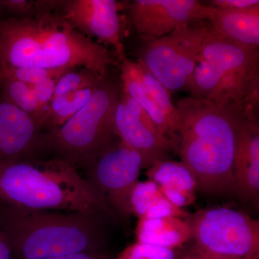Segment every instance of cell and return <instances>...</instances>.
Wrapping results in <instances>:
<instances>
[{
    "label": "cell",
    "instance_id": "obj_8",
    "mask_svg": "<svg viewBox=\"0 0 259 259\" xmlns=\"http://www.w3.org/2000/svg\"><path fill=\"white\" fill-rule=\"evenodd\" d=\"M87 179L103 196L110 208L121 217H131L130 199L139 182L144 158L120 141L84 167Z\"/></svg>",
    "mask_w": 259,
    "mask_h": 259
},
{
    "label": "cell",
    "instance_id": "obj_19",
    "mask_svg": "<svg viewBox=\"0 0 259 259\" xmlns=\"http://www.w3.org/2000/svg\"><path fill=\"white\" fill-rule=\"evenodd\" d=\"M131 212L139 219L174 216L187 219L190 213L172 204L156 184L150 180L139 182L130 199Z\"/></svg>",
    "mask_w": 259,
    "mask_h": 259
},
{
    "label": "cell",
    "instance_id": "obj_17",
    "mask_svg": "<svg viewBox=\"0 0 259 259\" xmlns=\"http://www.w3.org/2000/svg\"><path fill=\"white\" fill-rule=\"evenodd\" d=\"M136 241L171 249H181L192 240L190 223L184 218L167 216L141 218L136 228Z\"/></svg>",
    "mask_w": 259,
    "mask_h": 259
},
{
    "label": "cell",
    "instance_id": "obj_26",
    "mask_svg": "<svg viewBox=\"0 0 259 259\" xmlns=\"http://www.w3.org/2000/svg\"><path fill=\"white\" fill-rule=\"evenodd\" d=\"M182 250L171 249L136 241L126 247L115 259H177Z\"/></svg>",
    "mask_w": 259,
    "mask_h": 259
},
{
    "label": "cell",
    "instance_id": "obj_7",
    "mask_svg": "<svg viewBox=\"0 0 259 259\" xmlns=\"http://www.w3.org/2000/svg\"><path fill=\"white\" fill-rule=\"evenodd\" d=\"M207 32V27L196 23L146 41L138 61L170 93L187 91Z\"/></svg>",
    "mask_w": 259,
    "mask_h": 259
},
{
    "label": "cell",
    "instance_id": "obj_24",
    "mask_svg": "<svg viewBox=\"0 0 259 259\" xmlns=\"http://www.w3.org/2000/svg\"><path fill=\"white\" fill-rule=\"evenodd\" d=\"M66 70L47 69L33 66H0V80H15L30 85L51 77H60Z\"/></svg>",
    "mask_w": 259,
    "mask_h": 259
},
{
    "label": "cell",
    "instance_id": "obj_6",
    "mask_svg": "<svg viewBox=\"0 0 259 259\" xmlns=\"http://www.w3.org/2000/svg\"><path fill=\"white\" fill-rule=\"evenodd\" d=\"M194 245L235 259H259V221L242 211L215 207L203 209L187 218Z\"/></svg>",
    "mask_w": 259,
    "mask_h": 259
},
{
    "label": "cell",
    "instance_id": "obj_32",
    "mask_svg": "<svg viewBox=\"0 0 259 259\" xmlns=\"http://www.w3.org/2000/svg\"><path fill=\"white\" fill-rule=\"evenodd\" d=\"M47 259H108L105 255L97 251L80 252L74 254L54 257Z\"/></svg>",
    "mask_w": 259,
    "mask_h": 259
},
{
    "label": "cell",
    "instance_id": "obj_14",
    "mask_svg": "<svg viewBox=\"0 0 259 259\" xmlns=\"http://www.w3.org/2000/svg\"><path fill=\"white\" fill-rule=\"evenodd\" d=\"M197 59L215 65L223 72L259 74L258 49L229 41L211 33L208 29Z\"/></svg>",
    "mask_w": 259,
    "mask_h": 259
},
{
    "label": "cell",
    "instance_id": "obj_13",
    "mask_svg": "<svg viewBox=\"0 0 259 259\" xmlns=\"http://www.w3.org/2000/svg\"><path fill=\"white\" fill-rule=\"evenodd\" d=\"M115 128L121 142L142 156L146 169L155 162L167 159L168 153L174 149L157 130L148 127L134 117L120 99L116 107Z\"/></svg>",
    "mask_w": 259,
    "mask_h": 259
},
{
    "label": "cell",
    "instance_id": "obj_25",
    "mask_svg": "<svg viewBox=\"0 0 259 259\" xmlns=\"http://www.w3.org/2000/svg\"><path fill=\"white\" fill-rule=\"evenodd\" d=\"M103 78L97 76L87 69L76 72L67 71L61 75L58 79L54 98L65 94L74 93L83 89L96 86Z\"/></svg>",
    "mask_w": 259,
    "mask_h": 259
},
{
    "label": "cell",
    "instance_id": "obj_2",
    "mask_svg": "<svg viewBox=\"0 0 259 259\" xmlns=\"http://www.w3.org/2000/svg\"><path fill=\"white\" fill-rule=\"evenodd\" d=\"M116 64L106 48L49 13L0 24V66H33L69 71L76 66L105 77Z\"/></svg>",
    "mask_w": 259,
    "mask_h": 259
},
{
    "label": "cell",
    "instance_id": "obj_22",
    "mask_svg": "<svg viewBox=\"0 0 259 259\" xmlns=\"http://www.w3.org/2000/svg\"><path fill=\"white\" fill-rule=\"evenodd\" d=\"M5 101L28 114L40 127V113L32 85L15 81L0 80Z\"/></svg>",
    "mask_w": 259,
    "mask_h": 259
},
{
    "label": "cell",
    "instance_id": "obj_23",
    "mask_svg": "<svg viewBox=\"0 0 259 259\" xmlns=\"http://www.w3.org/2000/svg\"><path fill=\"white\" fill-rule=\"evenodd\" d=\"M136 69L148 95L161 109L177 134L176 110L175 104L172 102L171 93L139 61L136 62Z\"/></svg>",
    "mask_w": 259,
    "mask_h": 259
},
{
    "label": "cell",
    "instance_id": "obj_1",
    "mask_svg": "<svg viewBox=\"0 0 259 259\" xmlns=\"http://www.w3.org/2000/svg\"><path fill=\"white\" fill-rule=\"evenodd\" d=\"M175 106L176 150L198 191L215 196L234 194L236 127L245 111L192 97L180 99Z\"/></svg>",
    "mask_w": 259,
    "mask_h": 259
},
{
    "label": "cell",
    "instance_id": "obj_11",
    "mask_svg": "<svg viewBox=\"0 0 259 259\" xmlns=\"http://www.w3.org/2000/svg\"><path fill=\"white\" fill-rule=\"evenodd\" d=\"M63 18L76 30L95 36L115 48L117 56L125 54L121 42L118 7L114 0H71L66 2Z\"/></svg>",
    "mask_w": 259,
    "mask_h": 259
},
{
    "label": "cell",
    "instance_id": "obj_30",
    "mask_svg": "<svg viewBox=\"0 0 259 259\" xmlns=\"http://www.w3.org/2000/svg\"><path fill=\"white\" fill-rule=\"evenodd\" d=\"M177 259H235L228 258V257L222 256V255H218L212 254V253H207L199 249L196 247L195 245H192L188 249L182 250V253L179 255Z\"/></svg>",
    "mask_w": 259,
    "mask_h": 259
},
{
    "label": "cell",
    "instance_id": "obj_15",
    "mask_svg": "<svg viewBox=\"0 0 259 259\" xmlns=\"http://www.w3.org/2000/svg\"><path fill=\"white\" fill-rule=\"evenodd\" d=\"M146 175L177 207L184 209L195 202L197 182L182 162L168 159L155 162L146 169Z\"/></svg>",
    "mask_w": 259,
    "mask_h": 259
},
{
    "label": "cell",
    "instance_id": "obj_33",
    "mask_svg": "<svg viewBox=\"0 0 259 259\" xmlns=\"http://www.w3.org/2000/svg\"><path fill=\"white\" fill-rule=\"evenodd\" d=\"M0 259H14L6 236L0 227Z\"/></svg>",
    "mask_w": 259,
    "mask_h": 259
},
{
    "label": "cell",
    "instance_id": "obj_3",
    "mask_svg": "<svg viewBox=\"0 0 259 259\" xmlns=\"http://www.w3.org/2000/svg\"><path fill=\"white\" fill-rule=\"evenodd\" d=\"M0 197L21 208L117 217L77 167L61 157L0 165Z\"/></svg>",
    "mask_w": 259,
    "mask_h": 259
},
{
    "label": "cell",
    "instance_id": "obj_20",
    "mask_svg": "<svg viewBox=\"0 0 259 259\" xmlns=\"http://www.w3.org/2000/svg\"><path fill=\"white\" fill-rule=\"evenodd\" d=\"M97 85L53 99L46 115L44 125L49 126L51 130H54L64 125L88 103Z\"/></svg>",
    "mask_w": 259,
    "mask_h": 259
},
{
    "label": "cell",
    "instance_id": "obj_5",
    "mask_svg": "<svg viewBox=\"0 0 259 259\" xmlns=\"http://www.w3.org/2000/svg\"><path fill=\"white\" fill-rule=\"evenodd\" d=\"M119 97L115 85L104 77L79 111L61 127L51 130L48 143L59 151V157L85 167L120 141L115 128Z\"/></svg>",
    "mask_w": 259,
    "mask_h": 259
},
{
    "label": "cell",
    "instance_id": "obj_29",
    "mask_svg": "<svg viewBox=\"0 0 259 259\" xmlns=\"http://www.w3.org/2000/svg\"><path fill=\"white\" fill-rule=\"evenodd\" d=\"M209 6L224 10H247L259 7L258 0H212Z\"/></svg>",
    "mask_w": 259,
    "mask_h": 259
},
{
    "label": "cell",
    "instance_id": "obj_9",
    "mask_svg": "<svg viewBox=\"0 0 259 259\" xmlns=\"http://www.w3.org/2000/svg\"><path fill=\"white\" fill-rule=\"evenodd\" d=\"M214 8L196 0H136L129 6L131 24L144 42L202 20H212Z\"/></svg>",
    "mask_w": 259,
    "mask_h": 259
},
{
    "label": "cell",
    "instance_id": "obj_10",
    "mask_svg": "<svg viewBox=\"0 0 259 259\" xmlns=\"http://www.w3.org/2000/svg\"><path fill=\"white\" fill-rule=\"evenodd\" d=\"M234 194L259 205V127L256 116L243 112L238 119L233 158Z\"/></svg>",
    "mask_w": 259,
    "mask_h": 259
},
{
    "label": "cell",
    "instance_id": "obj_16",
    "mask_svg": "<svg viewBox=\"0 0 259 259\" xmlns=\"http://www.w3.org/2000/svg\"><path fill=\"white\" fill-rule=\"evenodd\" d=\"M208 31L238 45L258 49L259 7L247 10H224L214 8Z\"/></svg>",
    "mask_w": 259,
    "mask_h": 259
},
{
    "label": "cell",
    "instance_id": "obj_4",
    "mask_svg": "<svg viewBox=\"0 0 259 259\" xmlns=\"http://www.w3.org/2000/svg\"><path fill=\"white\" fill-rule=\"evenodd\" d=\"M107 218L7 204L0 212V227L14 259H47L80 252H100L105 242Z\"/></svg>",
    "mask_w": 259,
    "mask_h": 259
},
{
    "label": "cell",
    "instance_id": "obj_28",
    "mask_svg": "<svg viewBox=\"0 0 259 259\" xmlns=\"http://www.w3.org/2000/svg\"><path fill=\"white\" fill-rule=\"evenodd\" d=\"M119 99H120V101L125 105V107H127L129 112H131L134 117H136L138 120L142 122L144 125H147L148 127L157 130L158 131L157 127H156L155 124L153 123V121L151 120V117L148 115L146 110H145L134 99H133L129 95H127L124 90H122V95H121L120 97H119Z\"/></svg>",
    "mask_w": 259,
    "mask_h": 259
},
{
    "label": "cell",
    "instance_id": "obj_12",
    "mask_svg": "<svg viewBox=\"0 0 259 259\" xmlns=\"http://www.w3.org/2000/svg\"><path fill=\"white\" fill-rule=\"evenodd\" d=\"M35 120L18 107L0 101V165L33 157L42 141Z\"/></svg>",
    "mask_w": 259,
    "mask_h": 259
},
{
    "label": "cell",
    "instance_id": "obj_31",
    "mask_svg": "<svg viewBox=\"0 0 259 259\" xmlns=\"http://www.w3.org/2000/svg\"><path fill=\"white\" fill-rule=\"evenodd\" d=\"M0 4L15 13H24L31 10L33 3L26 0H6L0 2Z\"/></svg>",
    "mask_w": 259,
    "mask_h": 259
},
{
    "label": "cell",
    "instance_id": "obj_27",
    "mask_svg": "<svg viewBox=\"0 0 259 259\" xmlns=\"http://www.w3.org/2000/svg\"><path fill=\"white\" fill-rule=\"evenodd\" d=\"M59 78L51 77L32 85L40 113V128L44 126L48 110L54 98L56 83Z\"/></svg>",
    "mask_w": 259,
    "mask_h": 259
},
{
    "label": "cell",
    "instance_id": "obj_18",
    "mask_svg": "<svg viewBox=\"0 0 259 259\" xmlns=\"http://www.w3.org/2000/svg\"><path fill=\"white\" fill-rule=\"evenodd\" d=\"M118 60L121 79L123 86L122 90L134 99L146 110L161 136L168 140L173 146L174 149L176 150L178 145V136L161 109L153 102L146 92L136 71V61L127 58L125 53L118 57Z\"/></svg>",
    "mask_w": 259,
    "mask_h": 259
},
{
    "label": "cell",
    "instance_id": "obj_21",
    "mask_svg": "<svg viewBox=\"0 0 259 259\" xmlns=\"http://www.w3.org/2000/svg\"><path fill=\"white\" fill-rule=\"evenodd\" d=\"M223 71L208 61L197 59L187 92L194 98L209 100L222 79Z\"/></svg>",
    "mask_w": 259,
    "mask_h": 259
}]
</instances>
